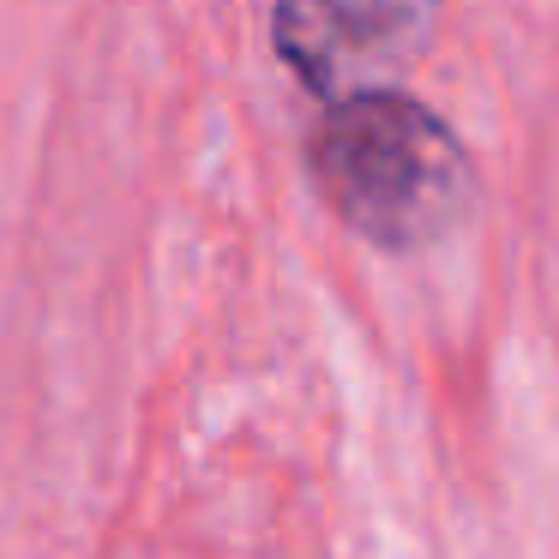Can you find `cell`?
I'll list each match as a JSON object with an SVG mask.
<instances>
[{
    "label": "cell",
    "instance_id": "cell-1",
    "mask_svg": "<svg viewBox=\"0 0 559 559\" xmlns=\"http://www.w3.org/2000/svg\"><path fill=\"white\" fill-rule=\"evenodd\" d=\"M307 175L343 229L385 253L445 241L475 205V163L427 103L361 85L325 103L307 139Z\"/></svg>",
    "mask_w": 559,
    "mask_h": 559
},
{
    "label": "cell",
    "instance_id": "cell-2",
    "mask_svg": "<svg viewBox=\"0 0 559 559\" xmlns=\"http://www.w3.org/2000/svg\"><path fill=\"white\" fill-rule=\"evenodd\" d=\"M433 19V0H277L271 43L283 67L319 97L361 91L367 73L403 61Z\"/></svg>",
    "mask_w": 559,
    "mask_h": 559
}]
</instances>
